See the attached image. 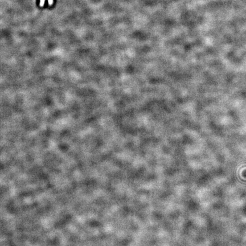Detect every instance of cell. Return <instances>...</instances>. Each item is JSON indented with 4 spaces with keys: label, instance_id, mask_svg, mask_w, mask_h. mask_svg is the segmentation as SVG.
<instances>
[{
    "label": "cell",
    "instance_id": "obj_2",
    "mask_svg": "<svg viewBox=\"0 0 246 246\" xmlns=\"http://www.w3.org/2000/svg\"><path fill=\"white\" fill-rule=\"evenodd\" d=\"M48 3H49L50 5L52 4V3H53V0H48Z\"/></svg>",
    "mask_w": 246,
    "mask_h": 246
},
{
    "label": "cell",
    "instance_id": "obj_1",
    "mask_svg": "<svg viewBox=\"0 0 246 246\" xmlns=\"http://www.w3.org/2000/svg\"><path fill=\"white\" fill-rule=\"evenodd\" d=\"M44 0H40V5H43V3H44Z\"/></svg>",
    "mask_w": 246,
    "mask_h": 246
}]
</instances>
